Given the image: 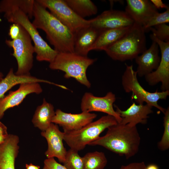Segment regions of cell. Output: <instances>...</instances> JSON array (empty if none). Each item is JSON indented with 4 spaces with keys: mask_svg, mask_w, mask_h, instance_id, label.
I'll return each mask as SVG.
<instances>
[{
    "mask_svg": "<svg viewBox=\"0 0 169 169\" xmlns=\"http://www.w3.org/2000/svg\"><path fill=\"white\" fill-rule=\"evenodd\" d=\"M26 7L24 0H3L0 2V13H3L8 21L20 24L27 32L34 43L36 59L50 63L58 52L40 36L28 16L22 10Z\"/></svg>",
    "mask_w": 169,
    "mask_h": 169,
    "instance_id": "cell-1",
    "label": "cell"
},
{
    "mask_svg": "<svg viewBox=\"0 0 169 169\" xmlns=\"http://www.w3.org/2000/svg\"><path fill=\"white\" fill-rule=\"evenodd\" d=\"M8 134L7 127L3 123L0 121V135Z\"/></svg>",
    "mask_w": 169,
    "mask_h": 169,
    "instance_id": "cell-33",
    "label": "cell"
},
{
    "mask_svg": "<svg viewBox=\"0 0 169 169\" xmlns=\"http://www.w3.org/2000/svg\"><path fill=\"white\" fill-rule=\"evenodd\" d=\"M26 169H40V166L34 165L32 163L26 164Z\"/></svg>",
    "mask_w": 169,
    "mask_h": 169,
    "instance_id": "cell-34",
    "label": "cell"
},
{
    "mask_svg": "<svg viewBox=\"0 0 169 169\" xmlns=\"http://www.w3.org/2000/svg\"><path fill=\"white\" fill-rule=\"evenodd\" d=\"M125 12L134 22L144 26L159 12L150 1L127 0Z\"/></svg>",
    "mask_w": 169,
    "mask_h": 169,
    "instance_id": "cell-16",
    "label": "cell"
},
{
    "mask_svg": "<svg viewBox=\"0 0 169 169\" xmlns=\"http://www.w3.org/2000/svg\"><path fill=\"white\" fill-rule=\"evenodd\" d=\"M169 22V7L163 13H158L152 17L144 27L145 32L148 29L156 25L162 23H166Z\"/></svg>",
    "mask_w": 169,
    "mask_h": 169,
    "instance_id": "cell-27",
    "label": "cell"
},
{
    "mask_svg": "<svg viewBox=\"0 0 169 169\" xmlns=\"http://www.w3.org/2000/svg\"><path fill=\"white\" fill-rule=\"evenodd\" d=\"M89 20L90 26L101 31L130 27L134 23L125 11L112 9L104 11Z\"/></svg>",
    "mask_w": 169,
    "mask_h": 169,
    "instance_id": "cell-12",
    "label": "cell"
},
{
    "mask_svg": "<svg viewBox=\"0 0 169 169\" xmlns=\"http://www.w3.org/2000/svg\"><path fill=\"white\" fill-rule=\"evenodd\" d=\"M67 4L78 16L81 18L95 15L98 8L90 0H64Z\"/></svg>",
    "mask_w": 169,
    "mask_h": 169,
    "instance_id": "cell-22",
    "label": "cell"
},
{
    "mask_svg": "<svg viewBox=\"0 0 169 169\" xmlns=\"http://www.w3.org/2000/svg\"><path fill=\"white\" fill-rule=\"evenodd\" d=\"M163 117L164 133L161 141L158 143V148L162 151L169 148V107L166 109Z\"/></svg>",
    "mask_w": 169,
    "mask_h": 169,
    "instance_id": "cell-26",
    "label": "cell"
},
{
    "mask_svg": "<svg viewBox=\"0 0 169 169\" xmlns=\"http://www.w3.org/2000/svg\"><path fill=\"white\" fill-rule=\"evenodd\" d=\"M31 81L29 75H19L14 73L13 68H11L6 76L0 82V98L5 96L9 90L16 85L29 82Z\"/></svg>",
    "mask_w": 169,
    "mask_h": 169,
    "instance_id": "cell-23",
    "label": "cell"
},
{
    "mask_svg": "<svg viewBox=\"0 0 169 169\" xmlns=\"http://www.w3.org/2000/svg\"><path fill=\"white\" fill-rule=\"evenodd\" d=\"M20 33L19 25L17 23H12L10 26L9 30L8 35L12 40L16 38Z\"/></svg>",
    "mask_w": 169,
    "mask_h": 169,
    "instance_id": "cell-31",
    "label": "cell"
},
{
    "mask_svg": "<svg viewBox=\"0 0 169 169\" xmlns=\"http://www.w3.org/2000/svg\"><path fill=\"white\" fill-rule=\"evenodd\" d=\"M115 95L111 92H108L103 97L94 96L91 93L86 92L83 95L80 104L82 111L90 112H100L114 117L118 123H120L121 118L113 108L116 100Z\"/></svg>",
    "mask_w": 169,
    "mask_h": 169,
    "instance_id": "cell-11",
    "label": "cell"
},
{
    "mask_svg": "<svg viewBox=\"0 0 169 169\" xmlns=\"http://www.w3.org/2000/svg\"><path fill=\"white\" fill-rule=\"evenodd\" d=\"M150 37L158 45L161 52V60L156 69L144 76L145 80L151 86L161 82L162 91L169 90V42L161 41L152 33Z\"/></svg>",
    "mask_w": 169,
    "mask_h": 169,
    "instance_id": "cell-10",
    "label": "cell"
},
{
    "mask_svg": "<svg viewBox=\"0 0 169 169\" xmlns=\"http://www.w3.org/2000/svg\"><path fill=\"white\" fill-rule=\"evenodd\" d=\"M101 31L90 25L74 33V52L87 56Z\"/></svg>",
    "mask_w": 169,
    "mask_h": 169,
    "instance_id": "cell-19",
    "label": "cell"
},
{
    "mask_svg": "<svg viewBox=\"0 0 169 169\" xmlns=\"http://www.w3.org/2000/svg\"><path fill=\"white\" fill-rule=\"evenodd\" d=\"M141 137L136 126L118 123L107 128L106 134L90 143L100 146L128 159L138 152Z\"/></svg>",
    "mask_w": 169,
    "mask_h": 169,
    "instance_id": "cell-3",
    "label": "cell"
},
{
    "mask_svg": "<svg viewBox=\"0 0 169 169\" xmlns=\"http://www.w3.org/2000/svg\"><path fill=\"white\" fill-rule=\"evenodd\" d=\"M19 25L20 33L18 36L13 40L6 39L5 43L13 49V52L12 54L17 62L18 68L15 74L30 75V72L33 65L34 46L28 33L22 26Z\"/></svg>",
    "mask_w": 169,
    "mask_h": 169,
    "instance_id": "cell-8",
    "label": "cell"
},
{
    "mask_svg": "<svg viewBox=\"0 0 169 169\" xmlns=\"http://www.w3.org/2000/svg\"><path fill=\"white\" fill-rule=\"evenodd\" d=\"M152 41L150 47L135 59L138 65L136 71L137 75L140 77H144L156 69L160 63L161 57L158 45Z\"/></svg>",
    "mask_w": 169,
    "mask_h": 169,
    "instance_id": "cell-18",
    "label": "cell"
},
{
    "mask_svg": "<svg viewBox=\"0 0 169 169\" xmlns=\"http://www.w3.org/2000/svg\"><path fill=\"white\" fill-rule=\"evenodd\" d=\"M55 115L53 105L44 98L42 104L37 107L32 121L35 127L44 131L49 127Z\"/></svg>",
    "mask_w": 169,
    "mask_h": 169,
    "instance_id": "cell-20",
    "label": "cell"
},
{
    "mask_svg": "<svg viewBox=\"0 0 169 169\" xmlns=\"http://www.w3.org/2000/svg\"><path fill=\"white\" fill-rule=\"evenodd\" d=\"M148 30L159 40L165 42H169V26L166 23H162L150 28Z\"/></svg>",
    "mask_w": 169,
    "mask_h": 169,
    "instance_id": "cell-28",
    "label": "cell"
},
{
    "mask_svg": "<svg viewBox=\"0 0 169 169\" xmlns=\"http://www.w3.org/2000/svg\"><path fill=\"white\" fill-rule=\"evenodd\" d=\"M97 115L84 111L79 114L65 112L59 109L55 111L52 122L62 127L64 132L76 131L93 121Z\"/></svg>",
    "mask_w": 169,
    "mask_h": 169,
    "instance_id": "cell-14",
    "label": "cell"
},
{
    "mask_svg": "<svg viewBox=\"0 0 169 169\" xmlns=\"http://www.w3.org/2000/svg\"><path fill=\"white\" fill-rule=\"evenodd\" d=\"M41 134L48 143V148L45 153L46 157H56L60 162L63 163L67 151L63 143L64 132L60 131L57 125L52 123L46 130L41 132Z\"/></svg>",
    "mask_w": 169,
    "mask_h": 169,
    "instance_id": "cell-15",
    "label": "cell"
},
{
    "mask_svg": "<svg viewBox=\"0 0 169 169\" xmlns=\"http://www.w3.org/2000/svg\"><path fill=\"white\" fill-rule=\"evenodd\" d=\"M131 26L101 31L91 50L105 51L121 38L128 31Z\"/></svg>",
    "mask_w": 169,
    "mask_h": 169,
    "instance_id": "cell-21",
    "label": "cell"
},
{
    "mask_svg": "<svg viewBox=\"0 0 169 169\" xmlns=\"http://www.w3.org/2000/svg\"><path fill=\"white\" fill-rule=\"evenodd\" d=\"M43 169H67L65 166L58 162L54 157L47 158L44 161Z\"/></svg>",
    "mask_w": 169,
    "mask_h": 169,
    "instance_id": "cell-29",
    "label": "cell"
},
{
    "mask_svg": "<svg viewBox=\"0 0 169 169\" xmlns=\"http://www.w3.org/2000/svg\"><path fill=\"white\" fill-rule=\"evenodd\" d=\"M145 32L141 25L134 22L121 38L105 51L115 60L135 59L147 49Z\"/></svg>",
    "mask_w": 169,
    "mask_h": 169,
    "instance_id": "cell-4",
    "label": "cell"
},
{
    "mask_svg": "<svg viewBox=\"0 0 169 169\" xmlns=\"http://www.w3.org/2000/svg\"><path fill=\"white\" fill-rule=\"evenodd\" d=\"M146 166L144 162H134L122 166L119 169H146Z\"/></svg>",
    "mask_w": 169,
    "mask_h": 169,
    "instance_id": "cell-30",
    "label": "cell"
},
{
    "mask_svg": "<svg viewBox=\"0 0 169 169\" xmlns=\"http://www.w3.org/2000/svg\"><path fill=\"white\" fill-rule=\"evenodd\" d=\"M0 135V145L3 144L6 141L8 135Z\"/></svg>",
    "mask_w": 169,
    "mask_h": 169,
    "instance_id": "cell-35",
    "label": "cell"
},
{
    "mask_svg": "<svg viewBox=\"0 0 169 169\" xmlns=\"http://www.w3.org/2000/svg\"><path fill=\"white\" fill-rule=\"evenodd\" d=\"M150 1L157 9L161 8H165L166 9L169 7L163 3L161 0H151Z\"/></svg>",
    "mask_w": 169,
    "mask_h": 169,
    "instance_id": "cell-32",
    "label": "cell"
},
{
    "mask_svg": "<svg viewBox=\"0 0 169 169\" xmlns=\"http://www.w3.org/2000/svg\"><path fill=\"white\" fill-rule=\"evenodd\" d=\"M115 111L121 118L120 123L128 124L132 126H136L138 124H146L149 118L148 115L153 113L152 106L146 105H136L133 103L126 110H122L115 105Z\"/></svg>",
    "mask_w": 169,
    "mask_h": 169,
    "instance_id": "cell-17",
    "label": "cell"
},
{
    "mask_svg": "<svg viewBox=\"0 0 169 169\" xmlns=\"http://www.w3.org/2000/svg\"><path fill=\"white\" fill-rule=\"evenodd\" d=\"M33 17V24L45 33L56 52H74V33L37 0H34Z\"/></svg>",
    "mask_w": 169,
    "mask_h": 169,
    "instance_id": "cell-2",
    "label": "cell"
},
{
    "mask_svg": "<svg viewBox=\"0 0 169 169\" xmlns=\"http://www.w3.org/2000/svg\"><path fill=\"white\" fill-rule=\"evenodd\" d=\"M126 68L122 77V84L125 92H131V98L138 104L143 105L144 102L154 107L163 114L166 109L159 105L158 102L160 100H166L169 95V90L154 92L146 91L139 83L136 71L132 65L125 64Z\"/></svg>",
    "mask_w": 169,
    "mask_h": 169,
    "instance_id": "cell-7",
    "label": "cell"
},
{
    "mask_svg": "<svg viewBox=\"0 0 169 169\" xmlns=\"http://www.w3.org/2000/svg\"><path fill=\"white\" fill-rule=\"evenodd\" d=\"M82 158L84 169H104L107 163V158L102 152H88Z\"/></svg>",
    "mask_w": 169,
    "mask_h": 169,
    "instance_id": "cell-24",
    "label": "cell"
},
{
    "mask_svg": "<svg viewBox=\"0 0 169 169\" xmlns=\"http://www.w3.org/2000/svg\"><path fill=\"white\" fill-rule=\"evenodd\" d=\"M74 33L90 25L89 20L76 14L64 0H37Z\"/></svg>",
    "mask_w": 169,
    "mask_h": 169,
    "instance_id": "cell-9",
    "label": "cell"
},
{
    "mask_svg": "<svg viewBox=\"0 0 169 169\" xmlns=\"http://www.w3.org/2000/svg\"><path fill=\"white\" fill-rule=\"evenodd\" d=\"M4 77V75L3 73L0 70V82Z\"/></svg>",
    "mask_w": 169,
    "mask_h": 169,
    "instance_id": "cell-37",
    "label": "cell"
},
{
    "mask_svg": "<svg viewBox=\"0 0 169 169\" xmlns=\"http://www.w3.org/2000/svg\"><path fill=\"white\" fill-rule=\"evenodd\" d=\"M146 169H159L158 166L155 164H151L146 166Z\"/></svg>",
    "mask_w": 169,
    "mask_h": 169,
    "instance_id": "cell-36",
    "label": "cell"
},
{
    "mask_svg": "<svg viewBox=\"0 0 169 169\" xmlns=\"http://www.w3.org/2000/svg\"><path fill=\"white\" fill-rule=\"evenodd\" d=\"M78 151L70 149L67 151L64 165L67 169H84L82 157Z\"/></svg>",
    "mask_w": 169,
    "mask_h": 169,
    "instance_id": "cell-25",
    "label": "cell"
},
{
    "mask_svg": "<svg viewBox=\"0 0 169 169\" xmlns=\"http://www.w3.org/2000/svg\"><path fill=\"white\" fill-rule=\"evenodd\" d=\"M42 91V88L38 83L20 84L17 90L10 91L7 95L0 98V120L3 118L7 110L19 105L27 95L32 93L39 94Z\"/></svg>",
    "mask_w": 169,
    "mask_h": 169,
    "instance_id": "cell-13",
    "label": "cell"
},
{
    "mask_svg": "<svg viewBox=\"0 0 169 169\" xmlns=\"http://www.w3.org/2000/svg\"><path fill=\"white\" fill-rule=\"evenodd\" d=\"M96 60L74 52H59L49 63V67L52 70L63 71L65 78H74L81 84L90 88L91 84L87 78L86 71Z\"/></svg>",
    "mask_w": 169,
    "mask_h": 169,
    "instance_id": "cell-5",
    "label": "cell"
},
{
    "mask_svg": "<svg viewBox=\"0 0 169 169\" xmlns=\"http://www.w3.org/2000/svg\"><path fill=\"white\" fill-rule=\"evenodd\" d=\"M117 123L114 117L107 115L78 130L64 131V140L70 149L79 151L98 138L105 129Z\"/></svg>",
    "mask_w": 169,
    "mask_h": 169,
    "instance_id": "cell-6",
    "label": "cell"
},
{
    "mask_svg": "<svg viewBox=\"0 0 169 169\" xmlns=\"http://www.w3.org/2000/svg\"><path fill=\"white\" fill-rule=\"evenodd\" d=\"M1 21H2V20H1V18H0V22Z\"/></svg>",
    "mask_w": 169,
    "mask_h": 169,
    "instance_id": "cell-38",
    "label": "cell"
}]
</instances>
